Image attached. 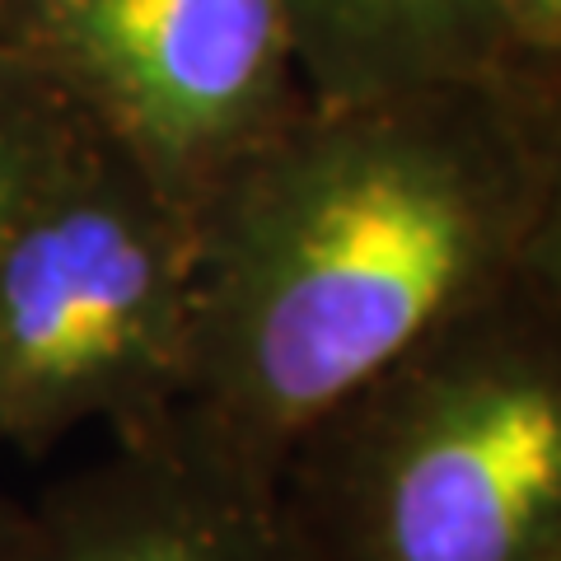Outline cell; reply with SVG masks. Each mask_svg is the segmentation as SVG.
Returning <instances> with one entry per match:
<instances>
[{
    "label": "cell",
    "instance_id": "obj_1",
    "mask_svg": "<svg viewBox=\"0 0 561 561\" xmlns=\"http://www.w3.org/2000/svg\"><path fill=\"white\" fill-rule=\"evenodd\" d=\"M529 164L501 80L313 103L197 210L183 421L257 478L519 276Z\"/></svg>",
    "mask_w": 561,
    "mask_h": 561
},
{
    "label": "cell",
    "instance_id": "obj_2",
    "mask_svg": "<svg viewBox=\"0 0 561 561\" xmlns=\"http://www.w3.org/2000/svg\"><path fill=\"white\" fill-rule=\"evenodd\" d=\"M276 491L305 561H561V313L515 276L328 412Z\"/></svg>",
    "mask_w": 561,
    "mask_h": 561
},
{
    "label": "cell",
    "instance_id": "obj_3",
    "mask_svg": "<svg viewBox=\"0 0 561 561\" xmlns=\"http://www.w3.org/2000/svg\"><path fill=\"white\" fill-rule=\"evenodd\" d=\"M197 210L76 127L0 239V449L136 440L183 412Z\"/></svg>",
    "mask_w": 561,
    "mask_h": 561
},
{
    "label": "cell",
    "instance_id": "obj_4",
    "mask_svg": "<svg viewBox=\"0 0 561 561\" xmlns=\"http://www.w3.org/2000/svg\"><path fill=\"white\" fill-rule=\"evenodd\" d=\"M5 38L187 210L309 108L286 0H28Z\"/></svg>",
    "mask_w": 561,
    "mask_h": 561
},
{
    "label": "cell",
    "instance_id": "obj_5",
    "mask_svg": "<svg viewBox=\"0 0 561 561\" xmlns=\"http://www.w3.org/2000/svg\"><path fill=\"white\" fill-rule=\"evenodd\" d=\"M24 561H305V548L276 482L173 416L28 501Z\"/></svg>",
    "mask_w": 561,
    "mask_h": 561
},
{
    "label": "cell",
    "instance_id": "obj_6",
    "mask_svg": "<svg viewBox=\"0 0 561 561\" xmlns=\"http://www.w3.org/2000/svg\"><path fill=\"white\" fill-rule=\"evenodd\" d=\"M313 103L491 80L511 61L501 0H286Z\"/></svg>",
    "mask_w": 561,
    "mask_h": 561
},
{
    "label": "cell",
    "instance_id": "obj_7",
    "mask_svg": "<svg viewBox=\"0 0 561 561\" xmlns=\"http://www.w3.org/2000/svg\"><path fill=\"white\" fill-rule=\"evenodd\" d=\"M529 164V216L519 243V286L561 313V47L515 51L496 70Z\"/></svg>",
    "mask_w": 561,
    "mask_h": 561
},
{
    "label": "cell",
    "instance_id": "obj_8",
    "mask_svg": "<svg viewBox=\"0 0 561 561\" xmlns=\"http://www.w3.org/2000/svg\"><path fill=\"white\" fill-rule=\"evenodd\" d=\"M80 117L14 43L0 47V239L47 179Z\"/></svg>",
    "mask_w": 561,
    "mask_h": 561
},
{
    "label": "cell",
    "instance_id": "obj_9",
    "mask_svg": "<svg viewBox=\"0 0 561 561\" xmlns=\"http://www.w3.org/2000/svg\"><path fill=\"white\" fill-rule=\"evenodd\" d=\"M501 10H505V28H511L515 51L561 47V0H501Z\"/></svg>",
    "mask_w": 561,
    "mask_h": 561
},
{
    "label": "cell",
    "instance_id": "obj_10",
    "mask_svg": "<svg viewBox=\"0 0 561 561\" xmlns=\"http://www.w3.org/2000/svg\"><path fill=\"white\" fill-rule=\"evenodd\" d=\"M24 529H28V505L0 486V561H24Z\"/></svg>",
    "mask_w": 561,
    "mask_h": 561
},
{
    "label": "cell",
    "instance_id": "obj_11",
    "mask_svg": "<svg viewBox=\"0 0 561 561\" xmlns=\"http://www.w3.org/2000/svg\"><path fill=\"white\" fill-rule=\"evenodd\" d=\"M20 5H28V0H0V14H5V20H10V14L20 10Z\"/></svg>",
    "mask_w": 561,
    "mask_h": 561
},
{
    "label": "cell",
    "instance_id": "obj_12",
    "mask_svg": "<svg viewBox=\"0 0 561 561\" xmlns=\"http://www.w3.org/2000/svg\"><path fill=\"white\" fill-rule=\"evenodd\" d=\"M10 38H5V14H0V47H5Z\"/></svg>",
    "mask_w": 561,
    "mask_h": 561
}]
</instances>
